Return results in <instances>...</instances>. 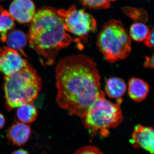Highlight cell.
Here are the masks:
<instances>
[{"label": "cell", "instance_id": "cell-1", "mask_svg": "<svg viewBox=\"0 0 154 154\" xmlns=\"http://www.w3.org/2000/svg\"><path fill=\"white\" fill-rule=\"evenodd\" d=\"M55 72L57 105L83 119L103 92L96 63L84 54L70 56L59 62Z\"/></svg>", "mask_w": 154, "mask_h": 154}, {"label": "cell", "instance_id": "cell-2", "mask_svg": "<svg viewBox=\"0 0 154 154\" xmlns=\"http://www.w3.org/2000/svg\"><path fill=\"white\" fill-rule=\"evenodd\" d=\"M27 35L31 48L36 51L42 65H52L58 52L72 42L55 9H39L30 22Z\"/></svg>", "mask_w": 154, "mask_h": 154}, {"label": "cell", "instance_id": "cell-3", "mask_svg": "<svg viewBox=\"0 0 154 154\" xmlns=\"http://www.w3.org/2000/svg\"><path fill=\"white\" fill-rule=\"evenodd\" d=\"M42 86L41 79L30 65L15 73L5 76L4 90L7 109L11 110L32 103L38 96Z\"/></svg>", "mask_w": 154, "mask_h": 154}, {"label": "cell", "instance_id": "cell-4", "mask_svg": "<svg viewBox=\"0 0 154 154\" xmlns=\"http://www.w3.org/2000/svg\"><path fill=\"white\" fill-rule=\"evenodd\" d=\"M97 45L106 60L112 63L126 58L131 50L130 37L118 20H111L103 25Z\"/></svg>", "mask_w": 154, "mask_h": 154}, {"label": "cell", "instance_id": "cell-5", "mask_svg": "<svg viewBox=\"0 0 154 154\" xmlns=\"http://www.w3.org/2000/svg\"><path fill=\"white\" fill-rule=\"evenodd\" d=\"M86 128L93 133L99 131L107 137L109 130L119 125L123 120V114L119 103L108 101L102 92L88 109L82 119Z\"/></svg>", "mask_w": 154, "mask_h": 154}, {"label": "cell", "instance_id": "cell-6", "mask_svg": "<svg viewBox=\"0 0 154 154\" xmlns=\"http://www.w3.org/2000/svg\"><path fill=\"white\" fill-rule=\"evenodd\" d=\"M57 12L66 31L79 38H87L88 34L97 28L96 19L93 16L83 10L77 9L74 6L67 10L60 9Z\"/></svg>", "mask_w": 154, "mask_h": 154}, {"label": "cell", "instance_id": "cell-7", "mask_svg": "<svg viewBox=\"0 0 154 154\" xmlns=\"http://www.w3.org/2000/svg\"><path fill=\"white\" fill-rule=\"evenodd\" d=\"M28 65L17 51L5 47L0 53V72L5 75L17 72Z\"/></svg>", "mask_w": 154, "mask_h": 154}, {"label": "cell", "instance_id": "cell-8", "mask_svg": "<svg viewBox=\"0 0 154 154\" xmlns=\"http://www.w3.org/2000/svg\"><path fill=\"white\" fill-rule=\"evenodd\" d=\"M10 14L20 24L30 23L36 14V7L31 0H14L9 8Z\"/></svg>", "mask_w": 154, "mask_h": 154}, {"label": "cell", "instance_id": "cell-9", "mask_svg": "<svg viewBox=\"0 0 154 154\" xmlns=\"http://www.w3.org/2000/svg\"><path fill=\"white\" fill-rule=\"evenodd\" d=\"M130 142L135 147H140L153 154L154 129L151 127L138 125L135 127Z\"/></svg>", "mask_w": 154, "mask_h": 154}, {"label": "cell", "instance_id": "cell-10", "mask_svg": "<svg viewBox=\"0 0 154 154\" xmlns=\"http://www.w3.org/2000/svg\"><path fill=\"white\" fill-rule=\"evenodd\" d=\"M31 133L30 125L15 121L7 133V137L14 145L22 146L28 142Z\"/></svg>", "mask_w": 154, "mask_h": 154}, {"label": "cell", "instance_id": "cell-11", "mask_svg": "<svg viewBox=\"0 0 154 154\" xmlns=\"http://www.w3.org/2000/svg\"><path fill=\"white\" fill-rule=\"evenodd\" d=\"M149 87L147 83L138 78H133L128 82V93L131 99L136 102L143 101L147 96Z\"/></svg>", "mask_w": 154, "mask_h": 154}, {"label": "cell", "instance_id": "cell-12", "mask_svg": "<svg viewBox=\"0 0 154 154\" xmlns=\"http://www.w3.org/2000/svg\"><path fill=\"white\" fill-rule=\"evenodd\" d=\"M127 86L124 80L113 77L107 80L105 91L107 96L113 99H122V97L126 92Z\"/></svg>", "mask_w": 154, "mask_h": 154}, {"label": "cell", "instance_id": "cell-13", "mask_svg": "<svg viewBox=\"0 0 154 154\" xmlns=\"http://www.w3.org/2000/svg\"><path fill=\"white\" fill-rule=\"evenodd\" d=\"M28 42L27 36L23 31L19 30H12L8 33L5 42L9 48L21 52L26 57L23 49L27 45Z\"/></svg>", "mask_w": 154, "mask_h": 154}, {"label": "cell", "instance_id": "cell-14", "mask_svg": "<svg viewBox=\"0 0 154 154\" xmlns=\"http://www.w3.org/2000/svg\"><path fill=\"white\" fill-rule=\"evenodd\" d=\"M17 114L19 121L28 124L36 120L38 112L36 107L32 103H27L18 107Z\"/></svg>", "mask_w": 154, "mask_h": 154}, {"label": "cell", "instance_id": "cell-15", "mask_svg": "<svg viewBox=\"0 0 154 154\" xmlns=\"http://www.w3.org/2000/svg\"><path fill=\"white\" fill-rule=\"evenodd\" d=\"M15 26L14 19L10 13L5 10L2 11L0 13V34L2 42H5L8 33Z\"/></svg>", "mask_w": 154, "mask_h": 154}, {"label": "cell", "instance_id": "cell-16", "mask_svg": "<svg viewBox=\"0 0 154 154\" xmlns=\"http://www.w3.org/2000/svg\"><path fill=\"white\" fill-rule=\"evenodd\" d=\"M150 31L148 27L143 22H136L131 27L130 36L134 41H144L148 36Z\"/></svg>", "mask_w": 154, "mask_h": 154}, {"label": "cell", "instance_id": "cell-17", "mask_svg": "<svg viewBox=\"0 0 154 154\" xmlns=\"http://www.w3.org/2000/svg\"><path fill=\"white\" fill-rule=\"evenodd\" d=\"M83 5L92 9H107L110 7V0H81Z\"/></svg>", "mask_w": 154, "mask_h": 154}, {"label": "cell", "instance_id": "cell-18", "mask_svg": "<svg viewBox=\"0 0 154 154\" xmlns=\"http://www.w3.org/2000/svg\"><path fill=\"white\" fill-rule=\"evenodd\" d=\"M125 12L134 20L137 21L145 22L147 20V15L143 11L132 8H125Z\"/></svg>", "mask_w": 154, "mask_h": 154}, {"label": "cell", "instance_id": "cell-19", "mask_svg": "<svg viewBox=\"0 0 154 154\" xmlns=\"http://www.w3.org/2000/svg\"><path fill=\"white\" fill-rule=\"evenodd\" d=\"M73 154H104L96 146H87L80 148Z\"/></svg>", "mask_w": 154, "mask_h": 154}, {"label": "cell", "instance_id": "cell-20", "mask_svg": "<svg viewBox=\"0 0 154 154\" xmlns=\"http://www.w3.org/2000/svg\"><path fill=\"white\" fill-rule=\"evenodd\" d=\"M154 29L152 28L150 31L148 36L143 41L146 46L149 48H152L154 46Z\"/></svg>", "mask_w": 154, "mask_h": 154}, {"label": "cell", "instance_id": "cell-21", "mask_svg": "<svg viewBox=\"0 0 154 154\" xmlns=\"http://www.w3.org/2000/svg\"><path fill=\"white\" fill-rule=\"evenodd\" d=\"M143 66L145 68H149L153 69L154 68V55L152 56L147 57L146 60L144 63Z\"/></svg>", "mask_w": 154, "mask_h": 154}, {"label": "cell", "instance_id": "cell-22", "mask_svg": "<svg viewBox=\"0 0 154 154\" xmlns=\"http://www.w3.org/2000/svg\"><path fill=\"white\" fill-rule=\"evenodd\" d=\"M5 123V119L4 115L0 113V129H2Z\"/></svg>", "mask_w": 154, "mask_h": 154}, {"label": "cell", "instance_id": "cell-23", "mask_svg": "<svg viewBox=\"0 0 154 154\" xmlns=\"http://www.w3.org/2000/svg\"><path fill=\"white\" fill-rule=\"evenodd\" d=\"M12 154H29L28 152L26 151L25 150L20 149L17 150L15 151L12 153Z\"/></svg>", "mask_w": 154, "mask_h": 154}, {"label": "cell", "instance_id": "cell-24", "mask_svg": "<svg viewBox=\"0 0 154 154\" xmlns=\"http://www.w3.org/2000/svg\"><path fill=\"white\" fill-rule=\"evenodd\" d=\"M4 9L2 7V6L0 5V13H1V12H2V11H4Z\"/></svg>", "mask_w": 154, "mask_h": 154}, {"label": "cell", "instance_id": "cell-25", "mask_svg": "<svg viewBox=\"0 0 154 154\" xmlns=\"http://www.w3.org/2000/svg\"><path fill=\"white\" fill-rule=\"evenodd\" d=\"M2 48H0V53H1V51H2Z\"/></svg>", "mask_w": 154, "mask_h": 154}, {"label": "cell", "instance_id": "cell-26", "mask_svg": "<svg viewBox=\"0 0 154 154\" xmlns=\"http://www.w3.org/2000/svg\"><path fill=\"white\" fill-rule=\"evenodd\" d=\"M115 1V0H110V1Z\"/></svg>", "mask_w": 154, "mask_h": 154}, {"label": "cell", "instance_id": "cell-27", "mask_svg": "<svg viewBox=\"0 0 154 154\" xmlns=\"http://www.w3.org/2000/svg\"><path fill=\"white\" fill-rule=\"evenodd\" d=\"M1 1H2V0H1Z\"/></svg>", "mask_w": 154, "mask_h": 154}]
</instances>
